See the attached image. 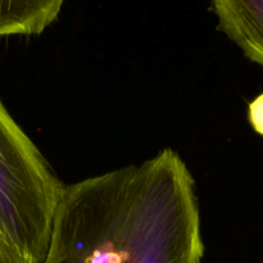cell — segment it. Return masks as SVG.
Listing matches in <instances>:
<instances>
[{
  "instance_id": "6da1fadb",
  "label": "cell",
  "mask_w": 263,
  "mask_h": 263,
  "mask_svg": "<svg viewBox=\"0 0 263 263\" xmlns=\"http://www.w3.org/2000/svg\"><path fill=\"white\" fill-rule=\"evenodd\" d=\"M195 180L166 148L66 185L43 263H202Z\"/></svg>"
},
{
  "instance_id": "7a4b0ae2",
  "label": "cell",
  "mask_w": 263,
  "mask_h": 263,
  "mask_svg": "<svg viewBox=\"0 0 263 263\" xmlns=\"http://www.w3.org/2000/svg\"><path fill=\"white\" fill-rule=\"evenodd\" d=\"M64 186L0 100V239L43 263Z\"/></svg>"
},
{
  "instance_id": "3957f363",
  "label": "cell",
  "mask_w": 263,
  "mask_h": 263,
  "mask_svg": "<svg viewBox=\"0 0 263 263\" xmlns=\"http://www.w3.org/2000/svg\"><path fill=\"white\" fill-rule=\"evenodd\" d=\"M211 12L217 30L249 61L263 67V0H215Z\"/></svg>"
},
{
  "instance_id": "277c9868",
  "label": "cell",
  "mask_w": 263,
  "mask_h": 263,
  "mask_svg": "<svg viewBox=\"0 0 263 263\" xmlns=\"http://www.w3.org/2000/svg\"><path fill=\"white\" fill-rule=\"evenodd\" d=\"M63 0H0V36L39 35L61 14Z\"/></svg>"
},
{
  "instance_id": "5b68a950",
  "label": "cell",
  "mask_w": 263,
  "mask_h": 263,
  "mask_svg": "<svg viewBox=\"0 0 263 263\" xmlns=\"http://www.w3.org/2000/svg\"><path fill=\"white\" fill-rule=\"evenodd\" d=\"M248 120L252 128L263 136V92L254 98L248 105Z\"/></svg>"
},
{
  "instance_id": "8992f818",
  "label": "cell",
  "mask_w": 263,
  "mask_h": 263,
  "mask_svg": "<svg viewBox=\"0 0 263 263\" xmlns=\"http://www.w3.org/2000/svg\"><path fill=\"white\" fill-rule=\"evenodd\" d=\"M0 263H33L17 248L0 239Z\"/></svg>"
}]
</instances>
